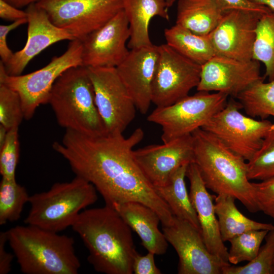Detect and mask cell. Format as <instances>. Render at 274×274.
I'll list each match as a JSON object with an SVG mask.
<instances>
[{"label": "cell", "mask_w": 274, "mask_h": 274, "mask_svg": "<svg viewBox=\"0 0 274 274\" xmlns=\"http://www.w3.org/2000/svg\"><path fill=\"white\" fill-rule=\"evenodd\" d=\"M136 128L129 136L123 133L91 136L65 130L53 149L68 163L76 176L91 183L111 208L129 201L142 203L159 215L163 226L174 220L169 208L145 176L133 156V148L143 139Z\"/></svg>", "instance_id": "1"}, {"label": "cell", "mask_w": 274, "mask_h": 274, "mask_svg": "<svg viewBox=\"0 0 274 274\" xmlns=\"http://www.w3.org/2000/svg\"><path fill=\"white\" fill-rule=\"evenodd\" d=\"M89 252L87 260L95 271L106 274H131L138 254L131 229L113 208L82 211L72 226Z\"/></svg>", "instance_id": "2"}, {"label": "cell", "mask_w": 274, "mask_h": 274, "mask_svg": "<svg viewBox=\"0 0 274 274\" xmlns=\"http://www.w3.org/2000/svg\"><path fill=\"white\" fill-rule=\"evenodd\" d=\"M192 135L193 162L208 189L217 195L233 196L251 213L259 211L254 188L248 178L247 161L201 128Z\"/></svg>", "instance_id": "3"}, {"label": "cell", "mask_w": 274, "mask_h": 274, "mask_svg": "<svg viewBox=\"0 0 274 274\" xmlns=\"http://www.w3.org/2000/svg\"><path fill=\"white\" fill-rule=\"evenodd\" d=\"M8 243L25 274H77L81 267L74 239L36 226L7 230Z\"/></svg>", "instance_id": "4"}, {"label": "cell", "mask_w": 274, "mask_h": 274, "mask_svg": "<svg viewBox=\"0 0 274 274\" xmlns=\"http://www.w3.org/2000/svg\"><path fill=\"white\" fill-rule=\"evenodd\" d=\"M48 104L65 130L91 136L107 133L87 67H72L62 74L52 87Z\"/></svg>", "instance_id": "5"}, {"label": "cell", "mask_w": 274, "mask_h": 274, "mask_svg": "<svg viewBox=\"0 0 274 274\" xmlns=\"http://www.w3.org/2000/svg\"><path fill=\"white\" fill-rule=\"evenodd\" d=\"M97 198L94 186L76 176L71 181L54 183L48 191L30 196L24 222L59 232L72 227L80 213Z\"/></svg>", "instance_id": "6"}, {"label": "cell", "mask_w": 274, "mask_h": 274, "mask_svg": "<svg viewBox=\"0 0 274 274\" xmlns=\"http://www.w3.org/2000/svg\"><path fill=\"white\" fill-rule=\"evenodd\" d=\"M82 45L80 40L70 41L67 49L54 56L45 66L25 75L10 76L0 61V83L16 91L21 98L24 119H30L37 108L48 104L50 93L57 79L67 70L82 65Z\"/></svg>", "instance_id": "7"}, {"label": "cell", "mask_w": 274, "mask_h": 274, "mask_svg": "<svg viewBox=\"0 0 274 274\" xmlns=\"http://www.w3.org/2000/svg\"><path fill=\"white\" fill-rule=\"evenodd\" d=\"M228 97L221 92L198 91L173 105L156 107L147 120L161 127V140L168 143L202 128L226 105Z\"/></svg>", "instance_id": "8"}, {"label": "cell", "mask_w": 274, "mask_h": 274, "mask_svg": "<svg viewBox=\"0 0 274 274\" xmlns=\"http://www.w3.org/2000/svg\"><path fill=\"white\" fill-rule=\"evenodd\" d=\"M241 109L239 102L231 97L201 128L248 161L259 150L274 123L246 116L240 112Z\"/></svg>", "instance_id": "9"}, {"label": "cell", "mask_w": 274, "mask_h": 274, "mask_svg": "<svg viewBox=\"0 0 274 274\" xmlns=\"http://www.w3.org/2000/svg\"><path fill=\"white\" fill-rule=\"evenodd\" d=\"M123 0H41L37 3L56 26L82 41L123 10Z\"/></svg>", "instance_id": "10"}, {"label": "cell", "mask_w": 274, "mask_h": 274, "mask_svg": "<svg viewBox=\"0 0 274 274\" xmlns=\"http://www.w3.org/2000/svg\"><path fill=\"white\" fill-rule=\"evenodd\" d=\"M159 56L151 86V100L157 107L168 106L189 95L200 81L201 65L167 44L158 46Z\"/></svg>", "instance_id": "11"}, {"label": "cell", "mask_w": 274, "mask_h": 274, "mask_svg": "<svg viewBox=\"0 0 274 274\" xmlns=\"http://www.w3.org/2000/svg\"><path fill=\"white\" fill-rule=\"evenodd\" d=\"M107 133H123L135 117L134 102L116 67H87Z\"/></svg>", "instance_id": "12"}, {"label": "cell", "mask_w": 274, "mask_h": 274, "mask_svg": "<svg viewBox=\"0 0 274 274\" xmlns=\"http://www.w3.org/2000/svg\"><path fill=\"white\" fill-rule=\"evenodd\" d=\"M162 232L178 257L179 274H222L225 262L208 250L201 233L189 222L174 216Z\"/></svg>", "instance_id": "13"}, {"label": "cell", "mask_w": 274, "mask_h": 274, "mask_svg": "<svg viewBox=\"0 0 274 274\" xmlns=\"http://www.w3.org/2000/svg\"><path fill=\"white\" fill-rule=\"evenodd\" d=\"M259 62L244 61L215 55L201 65L197 91L224 93L236 98L258 81L264 80L260 74Z\"/></svg>", "instance_id": "14"}, {"label": "cell", "mask_w": 274, "mask_h": 274, "mask_svg": "<svg viewBox=\"0 0 274 274\" xmlns=\"http://www.w3.org/2000/svg\"><path fill=\"white\" fill-rule=\"evenodd\" d=\"M263 15L241 10L224 12L209 35L215 55L244 61L253 59L257 26Z\"/></svg>", "instance_id": "15"}, {"label": "cell", "mask_w": 274, "mask_h": 274, "mask_svg": "<svg viewBox=\"0 0 274 274\" xmlns=\"http://www.w3.org/2000/svg\"><path fill=\"white\" fill-rule=\"evenodd\" d=\"M129 23L123 10L81 41L82 65L88 67H116L129 50Z\"/></svg>", "instance_id": "16"}, {"label": "cell", "mask_w": 274, "mask_h": 274, "mask_svg": "<svg viewBox=\"0 0 274 274\" xmlns=\"http://www.w3.org/2000/svg\"><path fill=\"white\" fill-rule=\"evenodd\" d=\"M133 156L151 184L154 187L162 186L176 169L194 162L192 134L134 150Z\"/></svg>", "instance_id": "17"}, {"label": "cell", "mask_w": 274, "mask_h": 274, "mask_svg": "<svg viewBox=\"0 0 274 274\" xmlns=\"http://www.w3.org/2000/svg\"><path fill=\"white\" fill-rule=\"evenodd\" d=\"M27 19V38L23 48L15 53L4 64L10 76L21 75L28 63L42 51L58 42L75 39L66 30L55 25L47 12L37 4L25 10Z\"/></svg>", "instance_id": "18"}, {"label": "cell", "mask_w": 274, "mask_h": 274, "mask_svg": "<svg viewBox=\"0 0 274 274\" xmlns=\"http://www.w3.org/2000/svg\"><path fill=\"white\" fill-rule=\"evenodd\" d=\"M159 56L158 46L130 49L116 68L122 81L142 114L148 111L151 100V86Z\"/></svg>", "instance_id": "19"}, {"label": "cell", "mask_w": 274, "mask_h": 274, "mask_svg": "<svg viewBox=\"0 0 274 274\" xmlns=\"http://www.w3.org/2000/svg\"><path fill=\"white\" fill-rule=\"evenodd\" d=\"M186 177L190 183L189 195L197 214L203 240L208 250L222 261L228 262V252L222 239L215 210L214 199L208 191L196 165L187 167Z\"/></svg>", "instance_id": "20"}, {"label": "cell", "mask_w": 274, "mask_h": 274, "mask_svg": "<svg viewBox=\"0 0 274 274\" xmlns=\"http://www.w3.org/2000/svg\"><path fill=\"white\" fill-rule=\"evenodd\" d=\"M141 240L148 252L155 255L165 254L168 242L158 228L160 218L151 208L139 202L129 201L118 204L113 208Z\"/></svg>", "instance_id": "21"}, {"label": "cell", "mask_w": 274, "mask_h": 274, "mask_svg": "<svg viewBox=\"0 0 274 274\" xmlns=\"http://www.w3.org/2000/svg\"><path fill=\"white\" fill-rule=\"evenodd\" d=\"M168 9L165 0H123L130 32L127 45L130 49L153 45L149 31L150 21L155 16L169 20Z\"/></svg>", "instance_id": "22"}, {"label": "cell", "mask_w": 274, "mask_h": 274, "mask_svg": "<svg viewBox=\"0 0 274 274\" xmlns=\"http://www.w3.org/2000/svg\"><path fill=\"white\" fill-rule=\"evenodd\" d=\"M223 14L215 0H178L176 24L196 34L209 35Z\"/></svg>", "instance_id": "23"}, {"label": "cell", "mask_w": 274, "mask_h": 274, "mask_svg": "<svg viewBox=\"0 0 274 274\" xmlns=\"http://www.w3.org/2000/svg\"><path fill=\"white\" fill-rule=\"evenodd\" d=\"M189 164H184L176 169L164 185L154 188L174 216L189 222L201 233L197 214L185 181Z\"/></svg>", "instance_id": "24"}, {"label": "cell", "mask_w": 274, "mask_h": 274, "mask_svg": "<svg viewBox=\"0 0 274 274\" xmlns=\"http://www.w3.org/2000/svg\"><path fill=\"white\" fill-rule=\"evenodd\" d=\"M235 198L225 194L217 195L214 199L221 236L224 242L245 232L254 230H270L274 225L252 220L237 208Z\"/></svg>", "instance_id": "25"}, {"label": "cell", "mask_w": 274, "mask_h": 274, "mask_svg": "<svg viewBox=\"0 0 274 274\" xmlns=\"http://www.w3.org/2000/svg\"><path fill=\"white\" fill-rule=\"evenodd\" d=\"M164 36L166 44L200 65L215 55L209 35H197L176 24L164 29Z\"/></svg>", "instance_id": "26"}, {"label": "cell", "mask_w": 274, "mask_h": 274, "mask_svg": "<svg viewBox=\"0 0 274 274\" xmlns=\"http://www.w3.org/2000/svg\"><path fill=\"white\" fill-rule=\"evenodd\" d=\"M264 80L255 83L236 97L247 115L254 118L274 117V80Z\"/></svg>", "instance_id": "27"}, {"label": "cell", "mask_w": 274, "mask_h": 274, "mask_svg": "<svg viewBox=\"0 0 274 274\" xmlns=\"http://www.w3.org/2000/svg\"><path fill=\"white\" fill-rule=\"evenodd\" d=\"M253 59L264 64V77L274 80V11L263 15L258 21Z\"/></svg>", "instance_id": "28"}, {"label": "cell", "mask_w": 274, "mask_h": 274, "mask_svg": "<svg viewBox=\"0 0 274 274\" xmlns=\"http://www.w3.org/2000/svg\"><path fill=\"white\" fill-rule=\"evenodd\" d=\"M30 196L16 179L2 178L0 182V225L18 220Z\"/></svg>", "instance_id": "29"}, {"label": "cell", "mask_w": 274, "mask_h": 274, "mask_svg": "<svg viewBox=\"0 0 274 274\" xmlns=\"http://www.w3.org/2000/svg\"><path fill=\"white\" fill-rule=\"evenodd\" d=\"M269 230H254L245 232L230 239L228 252L229 263L237 264L251 261L258 253L261 245Z\"/></svg>", "instance_id": "30"}, {"label": "cell", "mask_w": 274, "mask_h": 274, "mask_svg": "<svg viewBox=\"0 0 274 274\" xmlns=\"http://www.w3.org/2000/svg\"><path fill=\"white\" fill-rule=\"evenodd\" d=\"M247 175L250 181H261L274 178V125L259 150L247 161Z\"/></svg>", "instance_id": "31"}, {"label": "cell", "mask_w": 274, "mask_h": 274, "mask_svg": "<svg viewBox=\"0 0 274 274\" xmlns=\"http://www.w3.org/2000/svg\"><path fill=\"white\" fill-rule=\"evenodd\" d=\"M264 245L256 257L243 266H225L222 274H273L274 227L266 235Z\"/></svg>", "instance_id": "32"}, {"label": "cell", "mask_w": 274, "mask_h": 274, "mask_svg": "<svg viewBox=\"0 0 274 274\" xmlns=\"http://www.w3.org/2000/svg\"><path fill=\"white\" fill-rule=\"evenodd\" d=\"M24 115L18 93L0 83V124L8 130L20 125Z\"/></svg>", "instance_id": "33"}, {"label": "cell", "mask_w": 274, "mask_h": 274, "mask_svg": "<svg viewBox=\"0 0 274 274\" xmlns=\"http://www.w3.org/2000/svg\"><path fill=\"white\" fill-rule=\"evenodd\" d=\"M18 127L8 130L6 139L0 147V174L2 178L16 179L19 158Z\"/></svg>", "instance_id": "34"}, {"label": "cell", "mask_w": 274, "mask_h": 274, "mask_svg": "<svg viewBox=\"0 0 274 274\" xmlns=\"http://www.w3.org/2000/svg\"><path fill=\"white\" fill-rule=\"evenodd\" d=\"M252 184L259 211L274 220V178Z\"/></svg>", "instance_id": "35"}, {"label": "cell", "mask_w": 274, "mask_h": 274, "mask_svg": "<svg viewBox=\"0 0 274 274\" xmlns=\"http://www.w3.org/2000/svg\"><path fill=\"white\" fill-rule=\"evenodd\" d=\"M224 12L232 10H241L266 14L272 11L267 7L258 5L249 0H215Z\"/></svg>", "instance_id": "36"}, {"label": "cell", "mask_w": 274, "mask_h": 274, "mask_svg": "<svg viewBox=\"0 0 274 274\" xmlns=\"http://www.w3.org/2000/svg\"><path fill=\"white\" fill-rule=\"evenodd\" d=\"M26 23H27V19H23L14 21L8 25H0V56L1 60L5 64L10 60L14 53L7 45V39L9 33Z\"/></svg>", "instance_id": "37"}, {"label": "cell", "mask_w": 274, "mask_h": 274, "mask_svg": "<svg viewBox=\"0 0 274 274\" xmlns=\"http://www.w3.org/2000/svg\"><path fill=\"white\" fill-rule=\"evenodd\" d=\"M154 254L148 252L145 255L139 253L135 256L133 262V273L135 274H160V269L156 266L154 260Z\"/></svg>", "instance_id": "38"}, {"label": "cell", "mask_w": 274, "mask_h": 274, "mask_svg": "<svg viewBox=\"0 0 274 274\" xmlns=\"http://www.w3.org/2000/svg\"><path fill=\"white\" fill-rule=\"evenodd\" d=\"M8 243L7 231L0 232V274H8L12 268L14 254L8 252L5 246Z\"/></svg>", "instance_id": "39"}, {"label": "cell", "mask_w": 274, "mask_h": 274, "mask_svg": "<svg viewBox=\"0 0 274 274\" xmlns=\"http://www.w3.org/2000/svg\"><path fill=\"white\" fill-rule=\"evenodd\" d=\"M27 13L4 0H0V17L5 20L16 21L27 19Z\"/></svg>", "instance_id": "40"}, {"label": "cell", "mask_w": 274, "mask_h": 274, "mask_svg": "<svg viewBox=\"0 0 274 274\" xmlns=\"http://www.w3.org/2000/svg\"><path fill=\"white\" fill-rule=\"evenodd\" d=\"M12 6L19 9L37 4L41 0H4Z\"/></svg>", "instance_id": "41"}, {"label": "cell", "mask_w": 274, "mask_h": 274, "mask_svg": "<svg viewBox=\"0 0 274 274\" xmlns=\"http://www.w3.org/2000/svg\"><path fill=\"white\" fill-rule=\"evenodd\" d=\"M251 2L258 5L264 6L274 11V0H249Z\"/></svg>", "instance_id": "42"}, {"label": "cell", "mask_w": 274, "mask_h": 274, "mask_svg": "<svg viewBox=\"0 0 274 274\" xmlns=\"http://www.w3.org/2000/svg\"><path fill=\"white\" fill-rule=\"evenodd\" d=\"M8 130L0 124V147L4 144L8 134Z\"/></svg>", "instance_id": "43"}, {"label": "cell", "mask_w": 274, "mask_h": 274, "mask_svg": "<svg viewBox=\"0 0 274 274\" xmlns=\"http://www.w3.org/2000/svg\"><path fill=\"white\" fill-rule=\"evenodd\" d=\"M168 8H170L173 6L174 3L176 2L177 0H165Z\"/></svg>", "instance_id": "44"}, {"label": "cell", "mask_w": 274, "mask_h": 274, "mask_svg": "<svg viewBox=\"0 0 274 274\" xmlns=\"http://www.w3.org/2000/svg\"><path fill=\"white\" fill-rule=\"evenodd\" d=\"M273 274H274V260H273Z\"/></svg>", "instance_id": "45"}]
</instances>
